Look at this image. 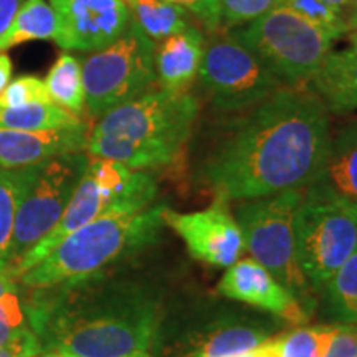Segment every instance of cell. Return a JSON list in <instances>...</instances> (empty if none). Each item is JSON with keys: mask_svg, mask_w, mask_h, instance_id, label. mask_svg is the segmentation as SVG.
Instances as JSON below:
<instances>
[{"mask_svg": "<svg viewBox=\"0 0 357 357\" xmlns=\"http://www.w3.org/2000/svg\"><path fill=\"white\" fill-rule=\"evenodd\" d=\"M217 293L229 300L270 312L289 324L301 326L310 319V314L288 289L253 258H243L227 268L217 284Z\"/></svg>", "mask_w": 357, "mask_h": 357, "instance_id": "15", "label": "cell"}, {"mask_svg": "<svg viewBox=\"0 0 357 357\" xmlns=\"http://www.w3.org/2000/svg\"><path fill=\"white\" fill-rule=\"evenodd\" d=\"M276 351H278V342H276V336H275L268 339V341L263 342V344L255 347V349L238 352V354H234L230 357H271Z\"/></svg>", "mask_w": 357, "mask_h": 357, "instance_id": "35", "label": "cell"}, {"mask_svg": "<svg viewBox=\"0 0 357 357\" xmlns=\"http://www.w3.org/2000/svg\"><path fill=\"white\" fill-rule=\"evenodd\" d=\"M124 2L131 13V20L154 43H159L160 40L194 25V19L189 12L167 0H124Z\"/></svg>", "mask_w": 357, "mask_h": 357, "instance_id": "20", "label": "cell"}, {"mask_svg": "<svg viewBox=\"0 0 357 357\" xmlns=\"http://www.w3.org/2000/svg\"><path fill=\"white\" fill-rule=\"evenodd\" d=\"M43 82L48 96L56 106L79 116V118L86 113L83 70L78 58L70 53L58 56Z\"/></svg>", "mask_w": 357, "mask_h": 357, "instance_id": "23", "label": "cell"}, {"mask_svg": "<svg viewBox=\"0 0 357 357\" xmlns=\"http://www.w3.org/2000/svg\"><path fill=\"white\" fill-rule=\"evenodd\" d=\"M276 342H278V341H276ZM271 357H280V349H278V351H276V352H275V354H273V356H271Z\"/></svg>", "mask_w": 357, "mask_h": 357, "instance_id": "41", "label": "cell"}, {"mask_svg": "<svg viewBox=\"0 0 357 357\" xmlns=\"http://www.w3.org/2000/svg\"><path fill=\"white\" fill-rule=\"evenodd\" d=\"M336 323L303 326L276 336L280 357H324Z\"/></svg>", "mask_w": 357, "mask_h": 357, "instance_id": "27", "label": "cell"}, {"mask_svg": "<svg viewBox=\"0 0 357 357\" xmlns=\"http://www.w3.org/2000/svg\"><path fill=\"white\" fill-rule=\"evenodd\" d=\"M321 98L329 114H347L357 109V32L349 45L329 52L307 84Z\"/></svg>", "mask_w": 357, "mask_h": 357, "instance_id": "19", "label": "cell"}, {"mask_svg": "<svg viewBox=\"0 0 357 357\" xmlns=\"http://www.w3.org/2000/svg\"><path fill=\"white\" fill-rule=\"evenodd\" d=\"M40 357H78V356H73V354H66V352H45Z\"/></svg>", "mask_w": 357, "mask_h": 357, "instance_id": "39", "label": "cell"}, {"mask_svg": "<svg viewBox=\"0 0 357 357\" xmlns=\"http://www.w3.org/2000/svg\"><path fill=\"white\" fill-rule=\"evenodd\" d=\"M199 111V100L190 93L153 88L100 116L89 126L84 153L132 171L167 167L184 153Z\"/></svg>", "mask_w": 357, "mask_h": 357, "instance_id": "3", "label": "cell"}, {"mask_svg": "<svg viewBox=\"0 0 357 357\" xmlns=\"http://www.w3.org/2000/svg\"><path fill=\"white\" fill-rule=\"evenodd\" d=\"M205 42L202 29L194 24L155 43L154 68L158 86L169 93H189L199 78Z\"/></svg>", "mask_w": 357, "mask_h": 357, "instance_id": "18", "label": "cell"}, {"mask_svg": "<svg viewBox=\"0 0 357 357\" xmlns=\"http://www.w3.org/2000/svg\"><path fill=\"white\" fill-rule=\"evenodd\" d=\"M25 306L22 305L19 291L0 296V347L10 344L29 331Z\"/></svg>", "mask_w": 357, "mask_h": 357, "instance_id": "30", "label": "cell"}, {"mask_svg": "<svg viewBox=\"0 0 357 357\" xmlns=\"http://www.w3.org/2000/svg\"><path fill=\"white\" fill-rule=\"evenodd\" d=\"M182 7L208 32H218L222 29V2L220 0H167Z\"/></svg>", "mask_w": 357, "mask_h": 357, "instance_id": "31", "label": "cell"}, {"mask_svg": "<svg viewBox=\"0 0 357 357\" xmlns=\"http://www.w3.org/2000/svg\"><path fill=\"white\" fill-rule=\"evenodd\" d=\"M63 50L96 52L126 32L131 13L124 0H50Z\"/></svg>", "mask_w": 357, "mask_h": 357, "instance_id": "14", "label": "cell"}, {"mask_svg": "<svg viewBox=\"0 0 357 357\" xmlns=\"http://www.w3.org/2000/svg\"><path fill=\"white\" fill-rule=\"evenodd\" d=\"M12 77V60L6 52H0V91L7 86Z\"/></svg>", "mask_w": 357, "mask_h": 357, "instance_id": "36", "label": "cell"}, {"mask_svg": "<svg viewBox=\"0 0 357 357\" xmlns=\"http://www.w3.org/2000/svg\"><path fill=\"white\" fill-rule=\"evenodd\" d=\"M12 291H17V281L12 278L7 268L6 270H0V296Z\"/></svg>", "mask_w": 357, "mask_h": 357, "instance_id": "37", "label": "cell"}, {"mask_svg": "<svg viewBox=\"0 0 357 357\" xmlns=\"http://www.w3.org/2000/svg\"><path fill=\"white\" fill-rule=\"evenodd\" d=\"M128 357H154V356L149 354V352H137V354H131Z\"/></svg>", "mask_w": 357, "mask_h": 357, "instance_id": "40", "label": "cell"}, {"mask_svg": "<svg viewBox=\"0 0 357 357\" xmlns=\"http://www.w3.org/2000/svg\"><path fill=\"white\" fill-rule=\"evenodd\" d=\"M296 258L318 293L357 250V213L306 194L294 217Z\"/></svg>", "mask_w": 357, "mask_h": 357, "instance_id": "10", "label": "cell"}, {"mask_svg": "<svg viewBox=\"0 0 357 357\" xmlns=\"http://www.w3.org/2000/svg\"><path fill=\"white\" fill-rule=\"evenodd\" d=\"M222 29H236L283 6V0H220Z\"/></svg>", "mask_w": 357, "mask_h": 357, "instance_id": "29", "label": "cell"}, {"mask_svg": "<svg viewBox=\"0 0 357 357\" xmlns=\"http://www.w3.org/2000/svg\"><path fill=\"white\" fill-rule=\"evenodd\" d=\"M25 2L26 0H0V37L6 33Z\"/></svg>", "mask_w": 357, "mask_h": 357, "instance_id": "34", "label": "cell"}, {"mask_svg": "<svg viewBox=\"0 0 357 357\" xmlns=\"http://www.w3.org/2000/svg\"><path fill=\"white\" fill-rule=\"evenodd\" d=\"M331 134L321 98L310 86L284 84L229 114L200 158L195 181L225 202L306 189L321 172Z\"/></svg>", "mask_w": 357, "mask_h": 357, "instance_id": "1", "label": "cell"}, {"mask_svg": "<svg viewBox=\"0 0 357 357\" xmlns=\"http://www.w3.org/2000/svg\"><path fill=\"white\" fill-rule=\"evenodd\" d=\"M53 102L48 96L45 82L33 75H22L13 82H8L0 91V106L3 108H19V106Z\"/></svg>", "mask_w": 357, "mask_h": 357, "instance_id": "28", "label": "cell"}, {"mask_svg": "<svg viewBox=\"0 0 357 357\" xmlns=\"http://www.w3.org/2000/svg\"><path fill=\"white\" fill-rule=\"evenodd\" d=\"M155 43L131 20L121 37L83 61L86 114L100 118L106 111L153 89Z\"/></svg>", "mask_w": 357, "mask_h": 357, "instance_id": "8", "label": "cell"}, {"mask_svg": "<svg viewBox=\"0 0 357 357\" xmlns=\"http://www.w3.org/2000/svg\"><path fill=\"white\" fill-rule=\"evenodd\" d=\"M158 197V182L147 171H132L109 159L89 158L88 167L63 215L50 234L13 265L8 273L17 280L24 271L48 257L66 236L88 225L118 205H151Z\"/></svg>", "mask_w": 357, "mask_h": 357, "instance_id": "6", "label": "cell"}, {"mask_svg": "<svg viewBox=\"0 0 357 357\" xmlns=\"http://www.w3.org/2000/svg\"><path fill=\"white\" fill-rule=\"evenodd\" d=\"M79 116L70 113L55 102H38V105L3 108L0 106V128L17 129V131H50L65 129L82 124Z\"/></svg>", "mask_w": 357, "mask_h": 357, "instance_id": "24", "label": "cell"}, {"mask_svg": "<svg viewBox=\"0 0 357 357\" xmlns=\"http://www.w3.org/2000/svg\"><path fill=\"white\" fill-rule=\"evenodd\" d=\"M278 326L258 316L220 311L187 326L172 344L171 357H230L275 337Z\"/></svg>", "mask_w": 357, "mask_h": 357, "instance_id": "13", "label": "cell"}, {"mask_svg": "<svg viewBox=\"0 0 357 357\" xmlns=\"http://www.w3.org/2000/svg\"><path fill=\"white\" fill-rule=\"evenodd\" d=\"M88 162L86 153H71L38 164L17 211L7 270L55 229Z\"/></svg>", "mask_w": 357, "mask_h": 357, "instance_id": "11", "label": "cell"}, {"mask_svg": "<svg viewBox=\"0 0 357 357\" xmlns=\"http://www.w3.org/2000/svg\"><path fill=\"white\" fill-rule=\"evenodd\" d=\"M303 197L305 189H288L268 197L242 200L234 215L243 234L245 250L311 316L318 306V293L301 271L294 238V217Z\"/></svg>", "mask_w": 357, "mask_h": 357, "instance_id": "5", "label": "cell"}, {"mask_svg": "<svg viewBox=\"0 0 357 357\" xmlns=\"http://www.w3.org/2000/svg\"><path fill=\"white\" fill-rule=\"evenodd\" d=\"M351 32H357V0H352L349 22H347V33Z\"/></svg>", "mask_w": 357, "mask_h": 357, "instance_id": "38", "label": "cell"}, {"mask_svg": "<svg viewBox=\"0 0 357 357\" xmlns=\"http://www.w3.org/2000/svg\"><path fill=\"white\" fill-rule=\"evenodd\" d=\"M30 291L26 321L43 354L128 357L162 337L164 294L146 280L106 270Z\"/></svg>", "mask_w": 357, "mask_h": 357, "instance_id": "2", "label": "cell"}, {"mask_svg": "<svg viewBox=\"0 0 357 357\" xmlns=\"http://www.w3.org/2000/svg\"><path fill=\"white\" fill-rule=\"evenodd\" d=\"M324 357H357V324L336 323Z\"/></svg>", "mask_w": 357, "mask_h": 357, "instance_id": "32", "label": "cell"}, {"mask_svg": "<svg viewBox=\"0 0 357 357\" xmlns=\"http://www.w3.org/2000/svg\"><path fill=\"white\" fill-rule=\"evenodd\" d=\"M164 223L181 236L195 260L213 268H229L245 252L243 234L225 200L215 199L197 212L164 208Z\"/></svg>", "mask_w": 357, "mask_h": 357, "instance_id": "12", "label": "cell"}, {"mask_svg": "<svg viewBox=\"0 0 357 357\" xmlns=\"http://www.w3.org/2000/svg\"><path fill=\"white\" fill-rule=\"evenodd\" d=\"M283 6L336 37L347 33L352 0H283Z\"/></svg>", "mask_w": 357, "mask_h": 357, "instance_id": "26", "label": "cell"}, {"mask_svg": "<svg viewBox=\"0 0 357 357\" xmlns=\"http://www.w3.org/2000/svg\"><path fill=\"white\" fill-rule=\"evenodd\" d=\"M58 24L52 6L45 0H26L19 13L0 37V52H7L26 42L55 40Z\"/></svg>", "mask_w": 357, "mask_h": 357, "instance_id": "21", "label": "cell"}, {"mask_svg": "<svg viewBox=\"0 0 357 357\" xmlns=\"http://www.w3.org/2000/svg\"><path fill=\"white\" fill-rule=\"evenodd\" d=\"M89 126L50 131H17L0 128V167L17 169L42 164L45 160L71 153H84Z\"/></svg>", "mask_w": 357, "mask_h": 357, "instance_id": "16", "label": "cell"}, {"mask_svg": "<svg viewBox=\"0 0 357 357\" xmlns=\"http://www.w3.org/2000/svg\"><path fill=\"white\" fill-rule=\"evenodd\" d=\"M205 42L199 82L212 108L222 114H234L258 105L276 89L284 86L230 32H213Z\"/></svg>", "mask_w": 357, "mask_h": 357, "instance_id": "9", "label": "cell"}, {"mask_svg": "<svg viewBox=\"0 0 357 357\" xmlns=\"http://www.w3.org/2000/svg\"><path fill=\"white\" fill-rule=\"evenodd\" d=\"M37 166L0 167V270L8 266L17 211Z\"/></svg>", "mask_w": 357, "mask_h": 357, "instance_id": "22", "label": "cell"}, {"mask_svg": "<svg viewBox=\"0 0 357 357\" xmlns=\"http://www.w3.org/2000/svg\"><path fill=\"white\" fill-rule=\"evenodd\" d=\"M305 192L357 213V121L331 134L321 172Z\"/></svg>", "mask_w": 357, "mask_h": 357, "instance_id": "17", "label": "cell"}, {"mask_svg": "<svg viewBox=\"0 0 357 357\" xmlns=\"http://www.w3.org/2000/svg\"><path fill=\"white\" fill-rule=\"evenodd\" d=\"M321 296L336 323L357 324V250L328 280Z\"/></svg>", "mask_w": 357, "mask_h": 357, "instance_id": "25", "label": "cell"}, {"mask_svg": "<svg viewBox=\"0 0 357 357\" xmlns=\"http://www.w3.org/2000/svg\"><path fill=\"white\" fill-rule=\"evenodd\" d=\"M229 32L287 86H307L337 38L284 6Z\"/></svg>", "mask_w": 357, "mask_h": 357, "instance_id": "7", "label": "cell"}, {"mask_svg": "<svg viewBox=\"0 0 357 357\" xmlns=\"http://www.w3.org/2000/svg\"><path fill=\"white\" fill-rule=\"evenodd\" d=\"M166 207V204L154 202L146 207L118 205L109 208L66 236L50 255L15 281L26 289H40L109 270L158 242L166 227L162 217Z\"/></svg>", "mask_w": 357, "mask_h": 357, "instance_id": "4", "label": "cell"}, {"mask_svg": "<svg viewBox=\"0 0 357 357\" xmlns=\"http://www.w3.org/2000/svg\"><path fill=\"white\" fill-rule=\"evenodd\" d=\"M42 354V344L32 329L17 341L0 347V357H40Z\"/></svg>", "mask_w": 357, "mask_h": 357, "instance_id": "33", "label": "cell"}]
</instances>
